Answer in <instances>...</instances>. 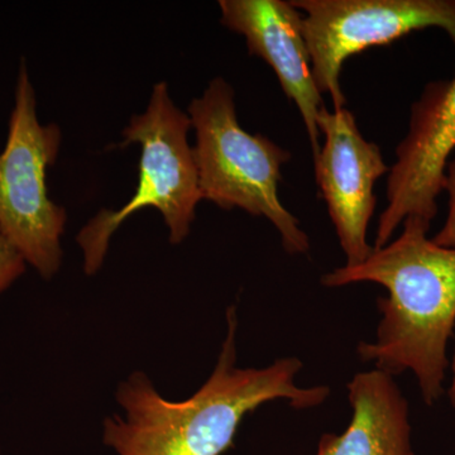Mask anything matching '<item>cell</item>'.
Wrapping results in <instances>:
<instances>
[{
  "mask_svg": "<svg viewBox=\"0 0 455 455\" xmlns=\"http://www.w3.org/2000/svg\"><path fill=\"white\" fill-rule=\"evenodd\" d=\"M451 386H449V400H451V405L453 407L454 414H455V348L453 353V358H451Z\"/></svg>",
  "mask_w": 455,
  "mask_h": 455,
  "instance_id": "13",
  "label": "cell"
},
{
  "mask_svg": "<svg viewBox=\"0 0 455 455\" xmlns=\"http://www.w3.org/2000/svg\"><path fill=\"white\" fill-rule=\"evenodd\" d=\"M317 127L324 136L314 158L317 187L346 254V266L359 265L374 251L367 238L377 203L374 187L390 167L379 147L362 136L347 107L333 112L323 108Z\"/></svg>",
  "mask_w": 455,
  "mask_h": 455,
  "instance_id": "8",
  "label": "cell"
},
{
  "mask_svg": "<svg viewBox=\"0 0 455 455\" xmlns=\"http://www.w3.org/2000/svg\"><path fill=\"white\" fill-rule=\"evenodd\" d=\"M228 331L217 364L205 383L182 401L164 398L146 373L137 371L119 383L123 415L106 419L103 443L116 455H221L232 447L244 416L272 401L295 409L322 405L326 386L301 387L299 358L263 368L236 366V313L228 309Z\"/></svg>",
  "mask_w": 455,
  "mask_h": 455,
  "instance_id": "1",
  "label": "cell"
},
{
  "mask_svg": "<svg viewBox=\"0 0 455 455\" xmlns=\"http://www.w3.org/2000/svg\"><path fill=\"white\" fill-rule=\"evenodd\" d=\"M61 140L59 125L38 121L35 89L22 60L7 143L0 154V232L44 280L55 276L62 263L68 217L50 199L46 184Z\"/></svg>",
  "mask_w": 455,
  "mask_h": 455,
  "instance_id": "5",
  "label": "cell"
},
{
  "mask_svg": "<svg viewBox=\"0 0 455 455\" xmlns=\"http://www.w3.org/2000/svg\"><path fill=\"white\" fill-rule=\"evenodd\" d=\"M220 8L221 25L244 36L251 55L262 59L276 74L284 95L301 114L316 158L317 116L325 106L311 70L301 12L284 0H220Z\"/></svg>",
  "mask_w": 455,
  "mask_h": 455,
  "instance_id": "9",
  "label": "cell"
},
{
  "mask_svg": "<svg viewBox=\"0 0 455 455\" xmlns=\"http://www.w3.org/2000/svg\"><path fill=\"white\" fill-rule=\"evenodd\" d=\"M443 190L447 191L449 196L447 220L438 235L431 239L442 247L455 248V157L451 158L445 169Z\"/></svg>",
  "mask_w": 455,
  "mask_h": 455,
  "instance_id": "12",
  "label": "cell"
},
{
  "mask_svg": "<svg viewBox=\"0 0 455 455\" xmlns=\"http://www.w3.org/2000/svg\"><path fill=\"white\" fill-rule=\"evenodd\" d=\"M0 455H2V451H0Z\"/></svg>",
  "mask_w": 455,
  "mask_h": 455,
  "instance_id": "14",
  "label": "cell"
},
{
  "mask_svg": "<svg viewBox=\"0 0 455 455\" xmlns=\"http://www.w3.org/2000/svg\"><path fill=\"white\" fill-rule=\"evenodd\" d=\"M302 13L316 88L346 108L340 86L344 62L371 47L410 33L439 28L455 44V0H291Z\"/></svg>",
  "mask_w": 455,
  "mask_h": 455,
  "instance_id": "6",
  "label": "cell"
},
{
  "mask_svg": "<svg viewBox=\"0 0 455 455\" xmlns=\"http://www.w3.org/2000/svg\"><path fill=\"white\" fill-rule=\"evenodd\" d=\"M188 112L196 133L193 148L203 200L224 211L238 208L266 218L276 228L286 252H309V236L278 196L281 170L291 154L267 137L243 130L235 90L223 77H215Z\"/></svg>",
  "mask_w": 455,
  "mask_h": 455,
  "instance_id": "3",
  "label": "cell"
},
{
  "mask_svg": "<svg viewBox=\"0 0 455 455\" xmlns=\"http://www.w3.org/2000/svg\"><path fill=\"white\" fill-rule=\"evenodd\" d=\"M26 265L25 259L0 232V293L25 274Z\"/></svg>",
  "mask_w": 455,
  "mask_h": 455,
  "instance_id": "11",
  "label": "cell"
},
{
  "mask_svg": "<svg viewBox=\"0 0 455 455\" xmlns=\"http://www.w3.org/2000/svg\"><path fill=\"white\" fill-rule=\"evenodd\" d=\"M191 128L188 114L175 106L167 84H156L146 112L132 116L123 131L124 140L116 146H140L139 185L133 196L119 211L99 212L76 236L86 275L97 274L114 233L143 209L155 208L163 214L171 243H181L190 235L197 204L203 200L194 148L188 140Z\"/></svg>",
  "mask_w": 455,
  "mask_h": 455,
  "instance_id": "4",
  "label": "cell"
},
{
  "mask_svg": "<svg viewBox=\"0 0 455 455\" xmlns=\"http://www.w3.org/2000/svg\"><path fill=\"white\" fill-rule=\"evenodd\" d=\"M401 235L364 262L328 272L326 287L373 283L387 290L377 301L381 322L376 339L361 341L364 363L396 376L414 374L425 403L433 405L444 391L447 348L455 329V248L427 236L431 224L406 218Z\"/></svg>",
  "mask_w": 455,
  "mask_h": 455,
  "instance_id": "2",
  "label": "cell"
},
{
  "mask_svg": "<svg viewBox=\"0 0 455 455\" xmlns=\"http://www.w3.org/2000/svg\"><path fill=\"white\" fill-rule=\"evenodd\" d=\"M455 151V75L425 85L412 104L409 131L398 143L387 179V206L373 247H385L406 218L431 224L438 214L444 173Z\"/></svg>",
  "mask_w": 455,
  "mask_h": 455,
  "instance_id": "7",
  "label": "cell"
},
{
  "mask_svg": "<svg viewBox=\"0 0 455 455\" xmlns=\"http://www.w3.org/2000/svg\"><path fill=\"white\" fill-rule=\"evenodd\" d=\"M394 377L374 368L350 379L349 427L324 434L316 455H414L409 403Z\"/></svg>",
  "mask_w": 455,
  "mask_h": 455,
  "instance_id": "10",
  "label": "cell"
}]
</instances>
